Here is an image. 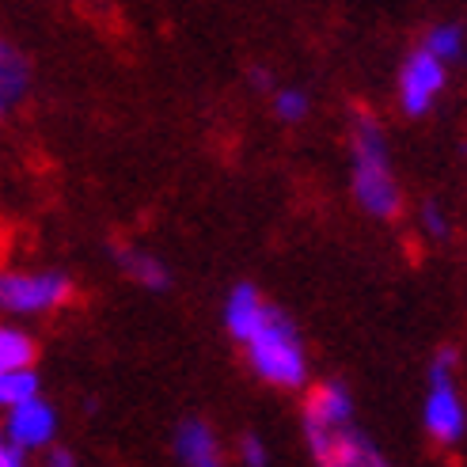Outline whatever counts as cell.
Wrapping results in <instances>:
<instances>
[{
  "instance_id": "20",
  "label": "cell",
  "mask_w": 467,
  "mask_h": 467,
  "mask_svg": "<svg viewBox=\"0 0 467 467\" xmlns=\"http://www.w3.org/2000/svg\"><path fill=\"white\" fill-rule=\"evenodd\" d=\"M0 467H23V456L8 445V441L5 437H0Z\"/></svg>"
},
{
  "instance_id": "13",
  "label": "cell",
  "mask_w": 467,
  "mask_h": 467,
  "mask_svg": "<svg viewBox=\"0 0 467 467\" xmlns=\"http://www.w3.org/2000/svg\"><path fill=\"white\" fill-rule=\"evenodd\" d=\"M38 400V377H35V368H19V372H5L0 377V407H23V403H31Z\"/></svg>"
},
{
  "instance_id": "7",
  "label": "cell",
  "mask_w": 467,
  "mask_h": 467,
  "mask_svg": "<svg viewBox=\"0 0 467 467\" xmlns=\"http://www.w3.org/2000/svg\"><path fill=\"white\" fill-rule=\"evenodd\" d=\"M349 414H354V400L342 384H319L312 388L308 395V407H305V426H316V430H346Z\"/></svg>"
},
{
  "instance_id": "16",
  "label": "cell",
  "mask_w": 467,
  "mask_h": 467,
  "mask_svg": "<svg viewBox=\"0 0 467 467\" xmlns=\"http://www.w3.org/2000/svg\"><path fill=\"white\" fill-rule=\"evenodd\" d=\"M456 365H460L456 349H441V354L433 358V365H430V384H452Z\"/></svg>"
},
{
  "instance_id": "17",
  "label": "cell",
  "mask_w": 467,
  "mask_h": 467,
  "mask_svg": "<svg viewBox=\"0 0 467 467\" xmlns=\"http://www.w3.org/2000/svg\"><path fill=\"white\" fill-rule=\"evenodd\" d=\"M422 228L430 232L433 240H445V236H449V217L441 213L437 202H426V205H422Z\"/></svg>"
},
{
  "instance_id": "8",
  "label": "cell",
  "mask_w": 467,
  "mask_h": 467,
  "mask_svg": "<svg viewBox=\"0 0 467 467\" xmlns=\"http://www.w3.org/2000/svg\"><path fill=\"white\" fill-rule=\"evenodd\" d=\"M175 452L186 467H221V449L217 437L202 418H186L175 433Z\"/></svg>"
},
{
  "instance_id": "12",
  "label": "cell",
  "mask_w": 467,
  "mask_h": 467,
  "mask_svg": "<svg viewBox=\"0 0 467 467\" xmlns=\"http://www.w3.org/2000/svg\"><path fill=\"white\" fill-rule=\"evenodd\" d=\"M31 361H35V338L16 331V327H0V377L31 368Z\"/></svg>"
},
{
  "instance_id": "15",
  "label": "cell",
  "mask_w": 467,
  "mask_h": 467,
  "mask_svg": "<svg viewBox=\"0 0 467 467\" xmlns=\"http://www.w3.org/2000/svg\"><path fill=\"white\" fill-rule=\"evenodd\" d=\"M274 114L282 122H300L308 114V96H305V91H293V88L277 91V96H274Z\"/></svg>"
},
{
  "instance_id": "19",
  "label": "cell",
  "mask_w": 467,
  "mask_h": 467,
  "mask_svg": "<svg viewBox=\"0 0 467 467\" xmlns=\"http://www.w3.org/2000/svg\"><path fill=\"white\" fill-rule=\"evenodd\" d=\"M354 467H388V460L377 452V449H372V445H365L361 449V456H358V463Z\"/></svg>"
},
{
  "instance_id": "14",
  "label": "cell",
  "mask_w": 467,
  "mask_h": 467,
  "mask_svg": "<svg viewBox=\"0 0 467 467\" xmlns=\"http://www.w3.org/2000/svg\"><path fill=\"white\" fill-rule=\"evenodd\" d=\"M422 50H426L430 57H437L441 65L452 61V57H460V54H463V27H456V23H441V27H433V31L426 35Z\"/></svg>"
},
{
  "instance_id": "2",
  "label": "cell",
  "mask_w": 467,
  "mask_h": 467,
  "mask_svg": "<svg viewBox=\"0 0 467 467\" xmlns=\"http://www.w3.org/2000/svg\"><path fill=\"white\" fill-rule=\"evenodd\" d=\"M244 342H247L251 368L259 372L263 380L282 384V388H300V384H305V372H308L305 346H300L296 327L282 312H274L266 305L263 319L254 323V331Z\"/></svg>"
},
{
  "instance_id": "3",
  "label": "cell",
  "mask_w": 467,
  "mask_h": 467,
  "mask_svg": "<svg viewBox=\"0 0 467 467\" xmlns=\"http://www.w3.org/2000/svg\"><path fill=\"white\" fill-rule=\"evenodd\" d=\"M73 285L61 274H0V308L35 316V312H54L61 308Z\"/></svg>"
},
{
  "instance_id": "10",
  "label": "cell",
  "mask_w": 467,
  "mask_h": 467,
  "mask_svg": "<svg viewBox=\"0 0 467 467\" xmlns=\"http://www.w3.org/2000/svg\"><path fill=\"white\" fill-rule=\"evenodd\" d=\"M114 263L122 266V274L130 277V282L145 285V289H168L171 285V274L168 266H163L152 251L145 247H133V244H119L114 247Z\"/></svg>"
},
{
  "instance_id": "9",
  "label": "cell",
  "mask_w": 467,
  "mask_h": 467,
  "mask_svg": "<svg viewBox=\"0 0 467 467\" xmlns=\"http://www.w3.org/2000/svg\"><path fill=\"white\" fill-rule=\"evenodd\" d=\"M27 88H31V65H27V57H23L12 42L0 38V119H5L16 103H23Z\"/></svg>"
},
{
  "instance_id": "4",
  "label": "cell",
  "mask_w": 467,
  "mask_h": 467,
  "mask_svg": "<svg viewBox=\"0 0 467 467\" xmlns=\"http://www.w3.org/2000/svg\"><path fill=\"white\" fill-rule=\"evenodd\" d=\"M449 73L445 65L437 57H430L426 50H414L407 61H403V73H400V99H403V110L407 114H426L433 107V99L441 96Z\"/></svg>"
},
{
  "instance_id": "21",
  "label": "cell",
  "mask_w": 467,
  "mask_h": 467,
  "mask_svg": "<svg viewBox=\"0 0 467 467\" xmlns=\"http://www.w3.org/2000/svg\"><path fill=\"white\" fill-rule=\"evenodd\" d=\"M50 467H73V456H68L65 449H54L50 452Z\"/></svg>"
},
{
  "instance_id": "1",
  "label": "cell",
  "mask_w": 467,
  "mask_h": 467,
  "mask_svg": "<svg viewBox=\"0 0 467 467\" xmlns=\"http://www.w3.org/2000/svg\"><path fill=\"white\" fill-rule=\"evenodd\" d=\"M354 194L365 205V213L395 221L403 213V194L388 168V141L380 122L368 110L358 114L354 122Z\"/></svg>"
},
{
  "instance_id": "6",
  "label": "cell",
  "mask_w": 467,
  "mask_h": 467,
  "mask_svg": "<svg viewBox=\"0 0 467 467\" xmlns=\"http://www.w3.org/2000/svg\"><path fill=\"white\" fill-rule=\"evenodd\" d=\"M426 430L441 445H456L463 437V403L452 384H433L426 395Z\"/></svg>"
},
{
  "instance_id": "18",
  "label": "cell",
  "mask_w": 467,
  "mask_h": 467,
  "mask_svg": "<svg viewBox=\"0 0 467 467\" xmlns=\"http://www.w3.org/2000/svg\"><path fill=\"white\" fill-rule=\"evenodd\" d=\"M240 456H244L247 467H266V449H263V441H259V437H251V433L240 441Z\"/></svg>"
},
{
  "instance_id": "22",
  "label": "cell",
  "mask_w": 467,
  "mask_h": 467,
  "mask_svg": "<svg viewBox=\"0 0 467 467\" xmlns=\"http://www.w3.org/2000/svg\"><path fill=\"white\" fill-rule=\"evenodd\" d=\"M251 84H254V88H270V77H266V68H251Z\"/></svg>"
},
{
  "instance_id": "5",
  "label": "cell",
  "mask_w": 467,
  "mask_h": 467,
  "mask_svg": "<svg viewBox=\"0 0 467 467\" xmlns=\"http://www.w3.org/2000/svg\"><path fill=\"white\" fill-rule=\"evenodd\" d=\"M57 433V418H54V407L50 403H42V400H31V403H23L8 414V445L16 452L23 449H42V445H50V437Z\"/></svg>"
},
{
  "instance_id": "11",
  "label": "cell",
  "mask_w": 467,
  "mask_h": 467,
  "mask_svg": "<svg viewBox=\"0 0 467 467\" xmlns=\"http://www.w3.org/2000/svg\"><path fill=\"white\" fill-rule=\"evenodd\" d=\"M263 312H266V300L259 296V289H254V285H236V289H232V296H228L224 323H228V331L244 342L254 331V323L263 319Z\"/></svg>"
}]
</instances>
